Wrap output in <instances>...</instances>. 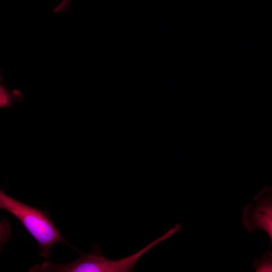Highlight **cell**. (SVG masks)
Here are the masks:
<instances>
[{"label":"cell","instance_id":"1","mask_svg":"<svg viewBox=\"0 0 272 272\" xmlns=\"http://www.w3.org/2000/svg\"><path fill=\"white\" fill-rule=\"evenodd\" d=\"M181 229L180 224H176L159 238L146 246L137 253L118 260H110L105 258L99 250L93 249L90 254L80 252L79 259L65 264H55L48 261L41 265L33 267L36 271L54 272H129L133 270L138 260L144 253L160 242L163 241Z\"/></svg>","mask_w":272,"mask_h":272},{"label":"cell","instance_id":"2","mask_svg":"<svg viewBox=\"0 0 272 272\" xmlns=\"http://www.w3.org/2000/svg\"><path fill=\"white\" fill-rule=\"evenodd\" d=\"M0 208L13 215L37 241L40 254L49 257L53 245L60 242L67 243L47 213L17 200L0 190Z\"/></svg>","mask_w":272,"mask_h":272},{"label":"cell","instance_id":"3","mask_svg":"<svg viewBox=\"0 0 272 272\" xmlns=\"http://www.w3.org/2000/svg\"><path fill=\"white\" fill-rule=\"evenodd\" d=\"M242 224L249 232L264 231L272 243V186H264L244 208Z\"/></svg>","mask_w":272,"mask_h":272},{"label":"cell","instance_id":"4","mask_svg":"<svg viewBox=\"0 0 272 272\" xmlns=\"http://www.w3.org/2000/svg\"><path fill=\"white\" fill-rule=\"evenodd\" d=\"M23 99L22 92L17 89L9 91L3 84L0 86V106L12 107L15 101H21Z\"/></svg>","mask_w":272,"mask_h":272}]
</instances>
